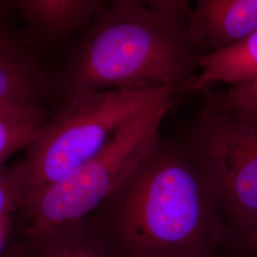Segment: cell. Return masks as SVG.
I'll list each match as a JSON object with an SVG mask.
<instances>
[{"mask_svg":"<svg viewBox=\"0 0 257 257\" xmlns=\"http://www.w3.org/2000/svg\"><path fill=\"white\" fill-rule=\"evenodd\" d=\"M39 87L36 66L17 42L0 45V105L36 102Z\"/></svg>","mask_w":257,"mask_h":257,"instance_id":"9c48e42d","label":"cell"},{"mask_svg":"<svg viewBox=\"0 0 257 257\" xmlns=\"http://www.w3.org/2000/svg\"><path fill=\"white\" fill-rule=\"evenodd\" d=\"M225 252L232 257H257V214L244 228L228 234Z\"/></svg>","mask_w":257,"mask_h":257,"instance_id":"5bb4252c","label":"cell"},{"mask_svg":"<svg viewBox=\"0 0 257 257\" xmlns=\"http://www.w3.org/2000/svg\"><path fill=\"white\" fill-rule=\"evenodd\" d=\"M5 8H6V4L3 3V2H0V19L2 18V15L5 11ZM12 40H14V39L10 37L9 35L4 31V29L1 27V25H0V45L8 43Z\"/></svg>","mask_w":257,"mask_h":257,"instance_id":"9a60e30c","label":"cell"},{"mask_svg":"<svg viewBox=\"0 0 257 257\" xmlns=\"http://www.w3.org/2000/svg\"><path fill=\"white\" fill-rule=\"evenodd\" d=\"M181 100L175 95L143 111L96 156L25 204L32 230L59 233L87 220L156 146L166 116Z\"/></svg>","mask_w":257,"mask_h":257,"instance_id":"277c9868","label":"cell"},{"mask_svg":"<svg viewBox=\"0 0 257 257\" xmlns=\"http://www.w3.org/2000/svg\"><path fill=\"white\" fill-rule=\"evenodd\" d=\"M43 257H107L86 221L63 230Z\"/></svg>","mask_w":257,"mask_h":257,"instance_id":"7c38bea8","label":"cell"},{"mask_svg":"<svg viewBox=\"0 0 257 257\" xmlns=\"http://www.w3.org/2000/svg\"><path fill=\"white\" fill-rule=\"evenodd\" d=\"M216 257H232L231 256V255H230V254H229V253H227V252H225V251H224V252H222V253H220V254H219V255H217V256Z\"/></svg>","mask_w":257,"mask_h":257,"instance_id":"2e32d148","label":"cell"},{"mask_svg":"<svg viewBox=\"0 0 257 257\" xmlns=\"http://www.w3.org/2000/svg\"><path fill=\"white\" fill-rule=\"evenodd\" d=\"M205 102L257 121V81L203 92Z\"/></svg>","mask_w":257,"mask_h":257,"instance_id":"8fae6325","label":"cell"},{"mask_svg":"<svg viewBox=\"0 0 257 257\" xmlns=\"http://www.w3.org/2000/svg\"><path fill=\"white\" fill-rule=\"evenodd\" d=\"M188 0H111L80 34L61 74L65 95L182 88L199 57L190 44Z\"/></svg>","mask_w":257,"mask_h":257,"instance_id":"7a4b0ae2","label":"cell"},{"mask_svg":"<svg viewBox=\"0 0 257 257\" xmlns=\"http://www.w3.org/2000/svg\"><path fill=\"white\" fill-rule=\"evenodd\" d=\"M182 88L111 90L65 96L60 109L16 166L21 208L96 156L120 128L143 111L182 95Z\"/></svg>","mask_w":257,"mask_h":257,"instance_id":"3957f363","label":"cell"},{"mask_svg":"<svg viewBox=\"0 0 257 257\" xmlns=\"http://www.w3.org/2000/svg\"><path fill=\"white\" fill-rule=\"evenodd\" d=\"M21 208V195L16 166L0 168V253L15 211Z\"/></svg>","mask_w":257,"mask_h":257,"instance_id":"4fadbf2b","label":"cell"},{"mask_svg":"<svg viewBox=\"0 0 257 257\" xmlns=\"http://www.w3.org/2000/svg\"><path fill=\"white\" fill-rule=\"evenodd\" d=\"M15 6L34 32L44 39L80 35L103 8L101 0H19Z\"/></svg>","mask_w":257,"mask_h":257,"instance_id":"52a82bcc","label":"cell"},{"mask_svg":"<svg viewBox=\"0 0 257 257\" xmlns=\"http://www.w3.org/2000/svg\"><path fill=\"white\" fill-rule=\"evenodd\" d=\"M257 81V31L234 46L199 59L191 92H205L215 86H239Z\"/></svg>","mask_w":257,"mask_h":257,"instance_id":"ba28073f","label":"cell"},{"mask_svg":"<svg viewBox=\"0 0 257 257\" xmlns=\"http://www.w3.org/2000/svg\"><path fill=\"white\" fill-rule=\"evenodd\" d=\"M93 213L86 223L107 257H216L226 248L210 179L162 138Z\"/></svg>","mask_w":257,"mask_h":257,"instance_id":"6da1fadb","label":"cell"},{"mask_svg":"<svg viewBox=\"0 0 257 257\" xmlns=\"http://www.w3.org/2000/svg\"><path fill=\"white\" fill-rule=\"evenodd\" d=\"M47 120L36 102L0 105V168L36 139Z\"/></svg>","mask_w":257,"mask_h":257,"instance_id":"30bf717a","label":"cell"},{"mask_svg":"<svg viewBox=\"0 0 257 257\" xmlns=\"http://www.w3.org/2000/svg\"><path fill=\"white\" fill-rule=\"evenodd\" d=\"M208 176L228 234L257 214V121L207 102L179 142Z\"/></svg>","mask_w":257,"mask_h":257,"instance_id":"5b68a950","label":"cell"},{"mask_svg":"<svg viewBox=\"0 0 257 257\" xmlns=\"http://www.w3.org/2000/svg\"><path fill=\"white\" fill-rule=\"evenodd\" d=\"M257 31V0H198L187 34L199 58L236 45Z\"/></svg>","mask_w":257,"mask_h":257,"instance_id":"8992f818","label":"cell"}]
</instances>
